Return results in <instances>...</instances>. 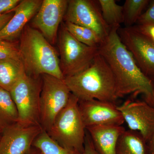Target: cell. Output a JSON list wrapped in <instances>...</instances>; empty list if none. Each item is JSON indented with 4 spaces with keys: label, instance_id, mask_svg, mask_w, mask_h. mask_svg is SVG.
I'll use <instances>...</instances> for the list:
<instances>
[{
    "label": "cell",
    "instance_id": "6da1fadb",
    "mask_svg": "<svg viewBox=\"0 0 154 154\" xmlns=\"http://www.w3.org/2000/svg\"><path fill=\"white\" fill-rule=\"evenodd\" d=\"M119 28L110 32L98 48L107 62L115 80L118 98L128 94H141L144 101L154 107V83L142 72L131 53L119 36Z\"/></svg>",
    "mask_w": 154,
    "mask_h": 154
},
{
    "label": "cell",
    "instance_id": "7a4b0ae2",
    "mask_svg": "<svg viewBox=\"0 0 154 154\" xmlns=\"http://www.w3.org/2000/svg\"><path fill=\"white\" fill-rule=\"evenodd\" d=\"M64 81L79 101L96 99L115 103L118 99L113 73L99 53L88 68L78 74L65 78Z\"/></svg>",
    "mask_w": 154,
    "mask_h": 154
},
{
    "label": "cell",
    "instance_id": "3957f363",
    "mask_svg": "<svg viewBox=\"0 0 154 154\" xmlns=\"http://www.w3.org/2000/svg\"><path fill=\"white\" fill-rule=\"evenodd\" d=\"M19 48L26 74L48 75L64 79L57 52L41 32L27 25L20 36Z\"/></svg>",
    "mask_w": 154,
    "mask_h": 154
},
{
    "label": "cell",
    "instance_id": "277c9868",
    "mask_svg": "<svg viewBox=\"0 0 154 154\" xmlns=\"http://www.w3.org/2000/svg\"><path fill=\"white\" fill-rule=\"evenodd\" d=\"M79 102L78 98L71 94L66 106L58 114L46 132L63 147L82 153L86 128L80 114Z\"/></svg>",
    "mask_w": 154,
    "mask_h": 154
},
{
    "label": "cell",
    "instance_id": "5b68a950",
    "mask_svg": "<svg viewBox=\"0 0 154 154\" xmlns=\"http://www.w3.org/2000/svg\"><path fill=\"white\" fill-rule=\"evenodd\" d=\"M58 48L60 68L64 78L84 71L99 54L98 48L90 47L77 40L63 24L59 33Z\"/></svg>",
    "mask_w": 154,
    "mask_h": 154
},
{
    "label": "cell",
    "instance_id": "8992f818",
    "mask_svg": "<svg viewBox=\"0 0 154 154\" xmlns=\"http://www.w3.org/2000/svg\"><path fill=\"white\" fill-rule=\"evenodd\" d=\"M41 89V76L36 78L26 73L11 89L10 92L17 108L19 123L26 125H40Z\"/></svg>",
    "mask_w": 154,
    "mask_h": 154
},
{
    "label": "cell",
    "instance_id": "52a82bcc",
    "mask_svg": "<svg viewBox=\"0 0 154 154\" xmlns=\"http://www.w3.org/2000/svg\"><path fill=\"white\" fill-rule=\"evenodd\" d=\"M41 79L40 125L43 130L47 131L58 114L66 106L71 93L64 79L48 75H42Z\"/></svg>",
    "mask_w": 154,
    "mask_h": 154
},
{
    "label": "cell",
    "instance_id": "ba28073f",
    "mask_svg": "<svg viewBox=\"0 0 154 154\" xmlns=\"http://www.w3.org/2000/svg\"><path fill=\"white\" fill-rule=\"evenodd\" d=\"M63 19L91 29L102 41L110 30L103 19L98 1L69 0Z\"/></svg>",
    "mask_w": 154,
    "mask_h": 154
},
{
    "label": "cell",
    "instance_id": "9c48e42d",
    "mask_svg": "<svg viewBox=\"0 0 154 154\" xmlns=\"http://www.w3.org/2000/svg\"><path fill=\"white\" fill-rule=\"evenodd\" d=\"M118 33L141 70L154 83V43L134 26L119 28Z\"/></svg>",
    "mask_w": 154,
    "mask_h": 154
},
{
    "label": "cell",
    "instance_id": "30bf717a",
    "mask_svg": "<svg viewBox=\"0 0 154 154\" xmlns=\"http://www.w3.org/2000/svg\"><path fill=\"white\" fill-rule=\"evenodd\" d=\"M42 130L40 125L19 122L5 128L0 137V154H28Z\"/></svg>",
    "mask_w": 154,
    "mask_h": 154
},
{
    "label": "cell",
    "instance_id": "8fae6325",
    "mask_svg": "<svg viewBox=\"0 0 154 154\" xmlns=\"http://www.w3.org/2000/svg\"><path fill=\"white\" fill-rule=\"evenodd\" d=\"M117 108L129 130L140 133L147 142L154 134V107L145 101L128 99Z\"/></svg>",
    "mask_w": 154,
    "mask_h": 154
},
{
    "label": "cell",
    "instance_id": "7c38bea8",
    "mask_svg": "<svg viewBox=\"0 0 154 154\" xmlns=\"http://www.w3.org/2000/svg\"><path fill=\"white\" fill-rule=\"evenodd\" d=\"M68 2V0H42L32 19V27L39 30L51 44L57 41L59 26L64 19Z\"/></svg>",
    "mask_w": 154,
    "mask_h": 154
},
{
    "label": "cell",
    "instance_id": "4fadbf2b",
    "mask_svg": "<svg viewBox=\"0 0 154 154\" xmlns=\"http://www.w3.org/2000/svg\"><path fill=\"white\" fill-rule=\"evenodd\" d=\"M79 107L86 128L99 125H122L125 122L115 103L96 99L79 101Z\"/></svg>",
    "mask_w": 154,
    "mask_h": 154
},
{
    "label": "cell",
    "instance_id": "5bb4252c",
    "mask_svg": "<svg viewBox=\"0 0 154 154\" xmlns=\"http://www.w3.org/2000/svg\"><path fill=\"white\" fill-rule=\"evenodd\" d=\"M42 0H22L14 10V14L5 28L0 32V39L16 41L30 20L41 7Z\"/></svg>",
    "mask_w": 154,
    "mask_h": 154
},
{
    "label": "cell",
    "instance_id": "9a60e30c",
    "mask_svg": "<svg viewBox=\"0 0 154 154\" xmlns=\"http://www.w3.org/2000/svg\"><path fill=\"white\" fill-rule=\"evenodd\" d=\"M86 130L99 154H116L117 142L125 131L122 125H99Z\"/></svg>",
    "mask_w": 154,
    "mask_h": 154
},
{
    "label": "cell",
    "instance_id": "2e32d148",
    "mask_svg": "<svg viewBox=\"0 0 154 154\" xmlns=\"http://www.w3.org/2000/svg\"><path fill=\"white\" fill-rule=\"evenodd\" d=\"M116 154H147V142L138 132L128 130L120 136Z\"/></svg>",
    "mask_w": 154,
    "mask_h": 154
},
{
    "label": "cell",
    "instance_id": "e0dca14e",
    "mask_svg": "<svg viewBox=\"0 0 154 154\" xmlns=\"http://www.w3.org/2000/svg\"><path fill=\"white\" fill-rule=\"evenodd\" d=\"M25 73L21 61L12 59L0 60V87L10 92Z\"/></svg>",
    "mask_w": 154,
    "mask_h": 154
},
{
    "label": "cell",
    "instance_id": "ac0fdd59",
    "mask_svg": "<svg viewBox=\"0 0 154 154\" xmlns=\"http://www.w3.org/2000/svg\"><path fill=\"white\" fill-rule=\"evenodd\" d=\"M18 120V111L11 93L0 87V128L3 130Z\"/></svg>",
    "mask_w": 154,
    "mask_h": 154
},
{
    "label": "cell",
    "instance_id": "d6986e66",
    "mask_svg": "<svg viewBox=\"0 0 154 154\" xmlns=\"http://www.w3.org/2000/svg\"><path fill=\"white\" fill-rule=\"evenodd\" d=\"M104 21L110 29L119 28L124 22L123 6L115 0H98Z\"/></svg>",
    "mask_w": 154,
    "mask_h": 154
},
{
    "label": "cell",
    "instance_id": "ffe728a7",
    "mask_svg": "<svg viewBox=\"0 0 154 154\" xmlns=\"http://www.w3.org/2000/svg\"><path fill=\"white\" fill-rule=\"evenodd\" d=\"M33 147L38 149L42 154H82L60 146L44 130L35 139Z\"/></svg>",
    "mask_w": 154,
    "mask_h": 154
},
{
    "label": "cell",
    "instance_id": "44dd1931",
    "mask_svg": "<svg viewBox=\"0 0 154 154\" xmlns=\"http://www.w3.org/2000/svg\"><path fill=\"white\" fill-rule=\"evenodd\" d=\"M65 28L77 40L90 47L99 48L102 40L93 30L69 22L63 24Z\"/></svg>",
    "mask_w": 154,
    "mask_h": 154
},
{
    "label": "cell",
    "instance_id": "7402d4cb",
    "mask_svg": "<svg viewBox=\"0 0 154 154\" xmlns=\"http://www.w3.org/2000/svg\"><path fill=\"white\" fill-rule=\"evenodd\" d=\"M148 0H126L123 6V23L125 27H132L137 24L138 20L143 14L147 7Z\"/></svg>",
    "mask_w": 154,
    "mask_h": 154
},
{
    "label": "cell",
    "instance_id": "603a6c76",
    "mask_svg": "<svg viewBox=\"0 0 154 154\" xmlns=\"http://www.w3.org/2000/svg\"><path fill=\"white\" fill-rule=\"evenodd\" d=\"M8 59L22 61L19 44L16 41L0 39V60Z\"/></svg>",
    "mask_w": 154,
    "mask_h": 154
},
{
    "label": "cell",
    "instance_id": "cb8c5ba5",
    "mask_svg": "<svg viewBox=\"0 0 154 154\" xmlns=\"http://www.w3.org/2000/svg\"><path fill=\"white\" fill-rule=\"evenodd\" d=\"M151 24H154V1L142 14L137 22V25Z\"/></svg>",
    "mask_w": 154,
    "mask_h": 154
},
{
    "label": "cell",
    "instance_id": "d4e9b609",
    "mask_svg": "<svg viewBox=\"0 0 154 154\" xmlns=\"http://www.w3.org/2000/svg\"><path fill=\"white\" fill-rule=\"evenodd\" d=\"M134 26L139 32L154 43V24L136 25Z\"/></svg>",
    "mask_w": 154,
    "mask_h": 154
},
{
    "label": "cell",
    "instance_id": "484cf974",
    "mask_svg": "<svg viewBox=\"0 0 154 154\" xmlns=\"http://www.w3.org/2000/svg\"><path fill=\"white\" fill-rule=\"evenodd\" d=\"M21 0H0V16L13 11Z\"/></svg>",
    "mask_w": 154,
    "mask_h": 154
},
{
    "label": "cell",
    "instance_id": "4316f807",
    "mask_svg": "<svg viewBox=\"0 0 154 154\" xmlns=\"http://www.w3.org/2000/svg\"><path fill=\"white\" fill-rule=\"evenodd\" d=\"M82 154H99L95 149L88 133L86 134L85 148Z\"/></svg>",
    "mask_w": 154,
    "mask_h": 154
},
{
    "label": "cell",
    "instance_id": "83f0119b",
    "mask_svg": "<svg viewBox=\"0 0 154 154\" xmlns=\"http://www.w3.org/2000/svg\"><path fill=\"white\" fill-rule=\"evenodd\" d=\"M14 10L0 16V32L5 28L14 16Z\"/></svg>",
    "mask_w": 154,
    "mask_h": 154
},
{
    "label": "cell",
    "instance_id": "f1b7e54d",
    "mask_svg": "<svg viewBox=\"0 0 154 154\" xmlns=\"http://www.w3.org/2000/svg\"><path fill=\"white\" fill-rule=\"evenodd\" d=\"M147 154H154V134L147 142Z\"/></svg>",
    "mask_w": 154,
    "mask_h": 154
},
{
    "label": "cell",
    "instance_id": "f546056e",
    "mask_svg": "<svg viewBox=\"0 0 154 154\" xmlns=\"http://www.w3.org/2000/svg\"><path fill=\"white\" fill-rule=\"evenodd\" d=\"M28 154H42L41 152L38 150V149L32 147L30 151Z\"/></svg>",
    "mask_w": 154,
    "mask_h": 154
},
{
    "label": "cell",
    "instance_id": "4dcf8cb0",
    "mask_svg": "<svg viewBox=\"0 0 154 154\" xmlns=\"http://www.w3.org/2000/svg\"><path fill=\"white\" fill-rule=\"evenodd\" d=\"M2 129L0 128V137H1V134H2Z\"/></svg>",
    "mask_w": 154,
    "mask_h": 154
}]
</instances>
